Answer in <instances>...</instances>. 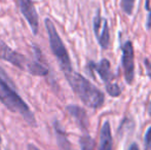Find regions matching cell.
<instances>
[{
    "label": "cell",
    "mask_w": 151,
    "mask_h": 150,
    "mask_svg": "<svg viewBox=\"0 0 151 150\" xmlns=\"http://www.w3.org/2000/svg\"><path fill=\"white\" fill-rule=\"evenodd\" d=\"M0 102L9 111L20 114L30 126H36L34 113L17 92L16 84L0 67Z\"/></svg>",
    "instance_id": "6da1fadb"
},
{
    "label": "cell",
    "mask_w": 151,
    "mask_h": 150,
    "mask_svg": "<svg viewBox=\"0 0 151 150\" xmlns=\"http://www.w3.org/2000/svg\"><path fill=\"white\" fill-rule=\"evenodd\" d=\"M64 74L69 85L86 106L93 109L101 108L103 106L105 100L104 94L86 77L73 70Z\"/></svg>",
    "instance_id": "7a4b0ae2"
},
{
    "label": "cell",
    "mask_w": 151,
    "mask_h": 150,
    "mask_svg": "<svg viewBox=\"0 0 151 150\" xmlns=\"http://www.w3.org/2000/svg\"><path fill=\"white\" fill-rule=\"evenodd\" d=\"M44 25H45L46 31H47L50 50L57 58V61H58L61 69L63 70L64 73L70 72V71H72L71 60H70L67 48H66L63 40L59 35L58 31H57L56 26L52 23V21L48 18L44 20Z\"/></svg>",
    "instance_id": "3957f363"
},
{
    "label": "cell",
    "mask_w": 151,
    "mask_h": 150,
    "mask_svg": "<svg viewBox=\"0 0 151 150\" xmlns=\"http://www.w3.org/2000/svg\"><path fill=\"white\" fill-rule=\"evenodd\" d=\"M0 59L14 65V67L26 71L29 60L20 52H14L0 38Z\"/></svg>",
    "instance_id": "277c9868"
},
{
    "label": "cell",
    "mask_w": 151,
    "mask_h": 150,
    "mask_svg": "<svg viewBox=\"0 0 151 150\" xmlns=\"http://www.w3.org/2000/svg\"><path fill=\"white\" fill-rule=\"evenodd\" d=\"M122 67L124 71V78L127 83L131 84L135 77V59L134 47L131 41H127L122 45Z\"/></svg>",
    "instance_id": "5b68a950"
},
{
    "label": "cell",
    "mask_w": 151,
    "mask_h": 150,
    "mask_svg": "<svg viewBox=\"0 0 151 150\" xmlns=\"http://www.w3.org/2000/svg\"><path fill=\"white\" fill-rule=\"evenodd\" d=\"M93 33L102 48H107L110 43V33L107 20L100 16V12L93 18Z\"/></svg>",
    "instance_id": "8992f818"
},
{
    "label": "cell",
    "mask_w": 151,
    "mask_h": 150,
    "mask_svg": "<svg viewBox=\"0 0 151 150\" xmlns=\"http://www.w3.org/2000/svg\"><path fill=\"white\" fill-rule=\"evenodd\" d=\"M18 4L25 20L28 22L33 34L36 35L38 33L39 21H38V14L36 11L33 1L32 0H18Z\"/></svg>",
    "instance_id": "52a82bcc"
},
{
    "label": "cell",
    "mask_w": 151,
    "mask_h": 150,
    "mask_svg": "<svg viewBox=\"0 0 151 150\" xmlns=\"http://www.w3.org/2000/svg\"><path fill=\"white\" fill-rule=\"evenodd\" d=\"M34 50H35V52H36L35 60L29 61L26 70L32 75L46 76L50 71H48L47 67L42 63V55H41V52H40V50L37 46H34Z\"/></svg>",
    "instance_id": "ba28073f"
},
{
    "label": "cell",
    "mask_w": 151,
    "mask_h": 150,
    "mask_svg": "<svg viewBox=\"0 0 151 150\" xmlns=\"http://www.w3.org/2000/svg\"><path fill=\"white\" fill-rule=\"evenodd\" d=\"M90 67L93 70L99 74L101 79L105 82L106 84L110 83L113 78V74L111 72V66H110V62L107 59H102L100 62H90Z\"/></svg>",
    "instance_id": "9c48e42d"
},
{
    "label": "cell",
    "mask_w": 151,
    "mask_h": 150,
    "mask_svg": "<svg viewBox=\"0 0 151 150\" xmlns=\"http://www.w3.org/2000/svg\"><path fill=\"white\" fill-rule=\"evenodd\" d=\"M66 110L69 112L70 115L75 119V121L78 123V126L82 130H86L88 128V119L86 112L83 108L77 106V105H68L66 107Z\"/></svg>",
    "instance_id": "30bf717a"
},
{
    "label": "cell",
    "mask_w": 151,
    "mask_h": 150,
    "mask_svg": "<svg viewBox=\"0 0 151 150\" xmlns=\"http://www.w3.org/2000/svg\"><path fill=\"white\" fill-rule=\"evenodd\" d=\"M112 135L109 121H105L102 126L100 134V147L99 150H112Z\"/></svg>",
    "instance_id": "8fae6325"
},
{
    "label": "cell",
    "mask_w": 151,
    "mask_h": 150,
    "mask_svg": "<svg viewBox=\"0 0 151 150\" xmlns=\"http://www.w3.org/2000/svg\"><path fill=\"white\" fill-rule=\"evenodd\" d=\"M55 130H56V134L58 137V143L60 145V147L63 150H70V144L68 142L67 138H66V134L62 128L60 126V123L56 122L55 123Z\"/></svg>",
    "instance_id": "7c38bea8"
},
{
    "label": "cell",
    "mask_w": 151,
    "mask_h": 150,
    "mask_svg": "<svg viewBox=\"0 0 151 150\" xmlns=\"http://www.w3.org/2000/svg\"><path fill=\"white\" fill-rule=\"evenodd\" d=\"M80 147H81V150H95L96 148V143L93 141V138H91L88 135H86V136H82L80 138Z\"/></svg>",
    "instance_id": "4fadbf2b"
},
{
    "label": "cell",
    "mask_w": 151,
    "mask_h": 150,
    "mask_svg": "<svg viewBox=\"0 0 151 150\" xmlns=\"http://www.w3.org/2000/svg\"><path fill=\"white\" fill-rule=\"evenodd\" d=\"M134 6H135V0H122L121 1V7L127 14H133Z\"/></svg>",
    "instance_id": "5bb4252c"
},
{
    "label": "cell",
    "mask_w": 151,
    "mask_h": 150,
    "mask_svg": "<svg viewBox=\"0 0 151 150\" xmlns=\"http://www.w3.org/2000/svg\"><path fill=\"white\" fill-rule=\"evenodd\" d=\"M106 90H107L108 94H109L111 97H118L121 93L119 86H118L116 83H112V82L106 84Z\"/></svg>",
    "instance_id": "9a60e30c"
},
{
    "label": "cell",
    "mask_w": 151,
    "mask_h": 150,
    "mask_svg": "<svg viewBox=\"0 0 151 150\" xmlns=\"http://www.w3.org/2000/svg\"><path fill=\"white\" fill-rule=\"evenodd\" d=\"M144 143H145V145L151 144V126L147 130V132H146L145 137H144Z\"/></svg>",
    "instance_id": "2e32d148"
},
{
    "label": "cell",
    "mask_w": 151,
    "mask_h": 150,
    "mask_svg": "<svg viewBox=\"0 0 151 150\" xmlns=\"http://www.w3.org/2000/svg\"><path fill=\"white\" fill-rule=\"evenodd\" d=\"M146 28H147L148 30H150L151 29V9L149 11V14H148L147 21H146Z\"/></svg>",
    "instance_id": "e0dca14e"
},
{
    "label": "cell",
    "mask_w": 151,
    "mask_h": 150,
    "mask_svg": "<svg viewBox=\"0 0 151 150\" xmlns=\"http://www.w3.org/2000/svg\"><path fill=\"white\" fill-rule=\"evenodd\" d=\"M27 149L28 150H40L39 148H38L36 145H34V144H28V146H27Z\"/></svg>",
    "instance_id": "ac0fdd59"
},
{
    "label": "cell",
    "mask_w": 151,
    "mask_h": 150,
    "mask_svg": "<svg viewBox=\"0 0 151 150\" xmlns=\"http://www.w3.org/2000/svg\"><path fill=\"white\" fill-rule=\"evenodd\" d=\"M127 150H139V147H138V145L136 144V143H133V144L129 147Z\"/></svg>",
    "instance_id": "d6986e66"
},
{
    "label": "cell",
    "mask_w": 151,
    "mask_h": 150,
    "mask_svg": "<svg viewBox=\"0 0 151 150\" xmlns=\"http://www.w3.org/2000/svg\"><path fill=\"white\" fill-rule=\"evenodd\" d=\"M148 112H149V114L151 115V101H150V103H149V106H148Z\"/></svg>",
    "instance_id": "ffe728a7"
},
{
    "label": "cell",
    "mask_w": 151,
    "mask_h": 150,
    "mask_svg": "<svg viewBox=\"0 0 151 150\" xmlns=\"http://www.w3.org/2000/svg\"><path fill=\"white\" fill-rule=\"evenodd\" d=\"M145 146H146L145 150H151V144L150 145H145Z\"/></svg>",
    "instance_id": "44dd1931"
},
{
    "label": "cell",
    "mask_w": 151,
    "mask_h": 150,
    "mask_svg": "<svg viewBox=\"0 0 151 150\" xmlns=\"http://www.w3.org/2000/svg\"><path fill=\"white\" fill-rule=\"evenodd\" d=\"M0 143H1V136H0Z\"/></svg>",
    "instance_id": "7402d4cb"
},
{
    "label": "cell",
    "mask_w": 151,
    "mask_h": 150,
    "mask_svg": "<svg viewBox=\"0 0 151 150\" xmlns=\"http://www.w3.org/2000/svg\"><path fill=\"white\" fill-rule=\"evenodd\" d=\"M0 150H1V147H0Z\"/></svg>",
    "instance_id": "603a6c76"
}]
</instances>
